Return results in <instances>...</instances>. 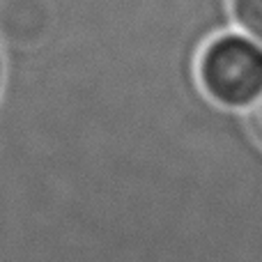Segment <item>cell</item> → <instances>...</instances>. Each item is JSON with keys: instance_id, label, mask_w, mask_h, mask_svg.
<instances>
[{"instance_id": "1", "label": "cell", "mask_w": 262, "mask_h": 262, "mask_svg": "<svg viewBox=\"0 0 262 262\" xmlns=\"http://www.w3.org/2000/svg\"><path fill=\"white\" fill-rule=\"evenodd\" d=\"M195 74L212 104L249 113L262 99V44L237 28L219 32L203 46Z\"/></svg>"}, {"instance_id": "2", "label": "cell", "mask_w": 262, "mask_h": 262, "mask_svg": "<svg viewBox=\"0 0 262 262\" xmlns=\"http://www.w3.org/2000/svg\"><path fill=\"white\" fill-rule=\"evenodd\" d=\"M232 26L262 44V0H228Z\"/></svg>"}, {"instance_id": "3", "label": "cell", "mask_w": 262, "mask_h": 262, "mask_svg": "<svg viewBox=\"0 0 262 262\" xmlns=\"http://www.w3.org/2000/svg\"><path fill=\"white\" fill-rule=\"evenodd\" d=\"M246 120H249V129H251V134H253V138L262 145V99L258 101V106H253V108L246 113Z\"/></svg>"}, {"instance_id": "4", "label": "cell", "mask_w": 262, "mask_h": 262, "mask_svg": "<svg viewBox=\"0 0 262 262\" xmlns=\"http://www.w3.org/2000/svg\"><path fill=\"white\" fill-rule=\"evenodd\" d=\"M5 81H7V58H5V49L0 44V97L5 90Z\"/></svg>"}]
</instances>
